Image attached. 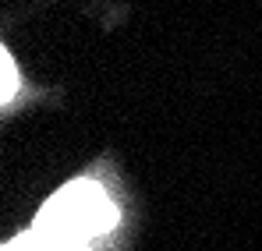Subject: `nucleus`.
Returning a JSON list of instances; mask_svg holds the SVG:
<instances>
[{
  "mask_svg": "<svg viewBox=\"0 0 262 251\" xmlns=\"http://www.w3.org/2000/svg\"><path fill=\"white\" fill-rule=\"evenodd\" d=\"M32 226L92 244L117 226V202L99 180H71L39 209Z\"/></svg>",
  "mask_w": 262,
  "mask_h": 251,
  "instance_id": "f257e3e1",
  "label": "nucleus"
},
{
  "mask_svg": "<svg viewBox=\"0 0 262 251\" xmlns=\"http://www.w3.org/2000/svg\"><path fill=\"white\" fill-rule=\"evenodd\" d=\"M4 251H92V248L82 244V241H71V237H60V234H50V230L32 226L29 234L7 241Z\"/></svg>",
  "mask_w": 262,
  "mask_h": 251,
  "instance_id": "f03ea898",
  "label": "nucleus"
},
{
  "mask_svg": "<svg viewBox=\"0 0 262 251\" xmlns=\"http://www.w3.org/2000/svg\"><path fill=\"white\" fill-rule=\"evenodd\" d=\"M0 64H4V88H0V99H4V103H14V88H18V71H14V60H11V53H7V50L0 53Z\"/></svg>",
  "mask_w": 262,
  "mask_h": 251,
  "instance_id": "7ed1b4c3",
  "label": "nucleus"
}]
</instances>
